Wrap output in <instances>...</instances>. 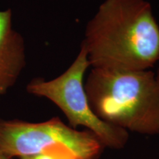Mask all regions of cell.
I'll return each mask as SVG.
<instances>
[{"label": "cell", "mask_w": 159, "mask_h": 159, "mask_svg": "<svg viewBox=\"0 0 159 159\" xmlns=\"http://www.w3.org/2000/svg\"><path fill=\"white\" fill-rule=\"evenodd\" d=\"M81 44L91 68L150 70L159 61V25L147 0H104Z\"/></svg>", "instance_id": "obj_1"}, {"label": "cell", "mask_w": 159, "mask_h": 159, "mask_svg": "<svg viewBox=\"0 0 159 159\" xmlns=\"http://www.w3.org/2000/svg\"><path fill=\"white\" fill-rule=\"evenodd\" d=\"M84 85L91 109L102 121L128 132L159 135V84L153 71L91 68Z\"/></svg>", "instance_id": "obj_2"}, {"label": "cell", "mask_w": 159, "mask_h": 159, "mask_svg": "<svg viewBox=\"0 0 159 159\" xmlns=\"http://www.w3.org/2000/svg\"><path fill=\"white\" fill-rule=\"evenodd\" d=\"M90 66L86 49L81 44L76 58L63 74L51 80H32L27 85V91L35 96L48 99L56 105L71 128L83 127L96 136L103 148L120 150L128 142V131L102 121L89 105L84 76Z\"/></svg>", "instance_id": "obj_3"}, {"label": "cell", "mask_w": 159, "mask_h": 159, "mask_svg": "<svg viewBox=\"0 0 159 159\" xmlns=\"http://www.w3.org/2000/svg\"><path fill=\"white\" fill-rule=\"evenodd\" d=\"M103 146L89 130L67 125L58 117L42 122L0 119V151L7 158L63 151L77 159H98Z\"/></svg>", "instance_id": "obj_4"}, {"label": "cell", "mask_w": 159, "mask_h": 159, "mask_svg": "<svg viewBox=\"0 0 159 159\" xmlns=\"http://www.w3.org/2000/svg\"><path fill=\"white\" fill-rule=\"evenodd\" d=\"M25 58L24 39L12 27L11 10L0 11V98L16 82Z\"/></svg>", "instance_id": "obj_5"}, {"label": "cell", "mask_w": 159, "mask_h": 159, "mask_svg": "<svg viewBox=\"0 0 159 159\" xmlns=\"http://www.w3.org/2000/svg\"><path fill=\"white\" fill-rule=\"evenodd\" d=\"M19 159H77L72 155L63 151H49L35 156L23 157Z\"/></svg>", "instance_id": "obj_6"}, {"label": "cell", "mask_w": 159, "mask_h": 159, "mask_svg": "<svg viewBox=\"0 0 159 159\" xmlns=\"http://www.w3.org/2000/svg\"><path fill=\"white\" fill-rule=\"evenodd\" d=\"M0 159H9V158H7V157H6L5 155H4L2 152L0 151Z\"/></svg>", "instance_id": "obj_7"}, {"label": "cell", "mask_w": 159, "mask_h": 159, "mask_svg": "<svg viewBox=\"0 0 159 159\" xmlns=\"http://www.w3.org/2000/svg\"><path fill=\"white\" fill-rule=\"evenodd\" d=\"M156 79H157V81H158V84H159V70L158 71V72H157V74H156Z\"/></svg>", "instance_id": "obj_8"}]
</instances>
